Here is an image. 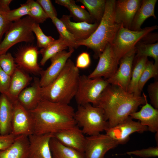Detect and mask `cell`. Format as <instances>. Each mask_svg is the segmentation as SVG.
Here are the masks:
<instances>
[{"label": "cell", "mask_w": 158, "mask_h": 158, "mask_svg": "<svg viewBox=\"0 0 158 158\" xmlns=\"http://www.w3.org/2000/svg\"><path fill=\"white\" fill-rule=\"evenodd\" d=\"M55 2L57 4L64 6L67 8L71 5L75 3L73 0H56Z\"/></svg>", "instance_id": "47"}, {"label": "cell", "mask_w": 158, "mask_h": 158, "mask_svg": "<svg viewBox=\"0 0 158 158\" xmlns=\"http://www.w3.org/2000/svg\"><path fill=\"white\" fill-rule=\"evenodd\" d=\"M13 111L11 133L18 136L33 134V121L30 111L17 100L13 102Z\"/></svg>", "instance_id": "11"}, {"label": "cell", "mask_w": 158, "mask_h": 158, "mask_svg": "<svg viewBox=\"0 0 158 158\" xmlns=\"http://www.w3.org/2000/svg\"><path fill=\"white\" fill-rule=\"evenodd\" d=\"M32 79L28 73L17 67L11 76L9 87L6 95L13 103L17 100L20 93Z\"/></svg>", "instance_id": "21"}, {"label": "cell", "mask_w": 158, "mask_h": 158, "mask_svg": "<svg viewBox=\"0 0 158 158\" xmlns=\"http://www.w3.org/2000/svg\"><path fill=\"white\" fill-rule=\"evenodd\" d=\"M147 92L152 106L158 109V81H156L149 84L147 87Z\"/></svg>", "instance_id": "39"}, {"label": "cell", "mask_w": 158, "mask_h": 158, "mask_svg": "<svg viewBox=\"0 0 158 158\" xmlns=\"http://www.w3.org/2000/svg\"><path fill=\"white\" fill-rule=\"evenodd\" d=\"M71 16L79 22H85L92 23L94 21L87 11L81 6L73 4L68 7Z\"/></svg>", "instance_id": "34"}, {"label": "cell", "mask_w": 158, "mask_h": 158, "mask_svg": "<svg viewBox=\"0 0 158 158\" xmlns=\"http://www.w3.org/2000/svg\"><path fill=\"white\" fill-rule=\"evenodd\" d=\"M98 64L94 70L88 75L90 78H102L107 79L116 71L119 62L116 59L111 44H108L99 56Z\"/></svg>", "instance_id": "14"}, {"label": "cell", "mask_w": 158, "mask_h": 158, "mask_svg": "<svg viewBox=\"0 0 158 158\" xmlns=\"http://www.w3.org/2000/svg\"><path fill=\"white\" fill-rule=\"evenodd\" d=\"M29 111L33 121V134H52L77 125L74 109L69 104L42 98L36 108Z\"/></svg>", "instance_id": "1"}, {"label": "cell", "mask_w": 158, "mask_h": 158, "mask_svg": "<svg viewBox=\"0 0 158 158\" xmlns=\"http://www.w3.org/2000/svg\"><path fill=\"white\" fill-rule=\"evenodd\" d=\"M158 28L157 25L133 31L121 26L111 44L115 56L119 62L121 58L135 48L146 35Z\"/></svg>", "instance_id": "6"}, {"label": "cell", "mask_w": 158, "mask_h": 158, "mask_svg": "<svg viewBox=\"0 0 158 158\" xmlns=\"http://www.w3.org/2000/svg\"><path fill=\"white\" fill-rule=\"evenodd\" d=\"M74 51L70 49L68 51H63L50 59V65L40 75V84L41 87L46 86L52 82L62 71L67 61Z\"/></svg>", "instance_id": "16"}, {"label": "cell", "mask_w": 158, "mask_h": 158, "mask_svg": "<svg viewBox=\"0 0 158 158\" xmlns=\"http://www.w3.org/2000/svg\"><path fill=\"white\" fill-rule=\"evenodd\" d=\"M80 75L79 69L69 59L56 78L48 85L41 87L42 98L53 102L69 104L75 97Z\"/></svg>", "instance_id": "3"}, {"label": "cell", "mask_w": 158, "mask_h": 158, "mask_svg": "<svg viewBox=\"0 0 158 158\" xmlns=\"http://www.w3.org/2000/svg\"><path fill=\"white\" fill-rule=\"evenodd\" d=\"M109 85L102 78H90L85 75H80L75 96L78 105L90 104L97 106L102 94Z\"/></svg>", "instance_id": "7"}, {"label": "cell", "mask_w": 158, "mask_h": 158, "mask_svg": "<svg viewBox=\"0 0 158 158\" xmlns=\"http://www.w3.org/2000/svg\"><path fill=\"white\" fill-rule=\"evenodd\" d=\"M141 1L115 0L114 17L116 23L125 28L130 30L133 20Z\"/></svg>", "instance_id": "15"}, {"label": "cell", "mask_w": 158, "mask_h": 158, "mask_svg": "<svg viewBox=\"0 0 158 158\" xmlns=\"http://www.w3.org/2000/svg\"><path fill=\"white\" fill-rule=\"evenodd\" d=\"M147 99L144 93L142 96H138L109 84L102 92L96 106L103 111L110 128L136 111L140 106L145 104Z\"/></svg>", "instance_id": "2"}, {"label": "cell", "mask_w": 158, "mask_h": 158, "mask_svg": "<svg viewBox=\"0 0 158 158\" xmlns=\"http://www.w3.org/2000/svg\"><path fill=\"white\" fill-rule=\"evenodd\" d=\"M12 23L7 19L5 12L0 10V43L3 35L8 31Z\"/></svg>", "instance_id": "43"}, {"label": "cell", "mask_w": 158, "mask_h": 158, "mask_svg": "<svg viewBox=\"0 0 158 158\" xmlns=\"http://www.w3.org/2000/svg\"><path fill=\"white\" fill-rule=\"evenodd\" d=\"M118 144L109 136L101 133L86 137L84 154L85 158H103L106 153Z\"/></svg>", "instance_id": "9"}, {"label": "cell", "mask_w": 158, "mask_h": 158, "mask_svg": "<svg viewBox=\"0 0 158 158\" xmlns=\"http://www.w3.org/2000/svg\"><path fill=\"white\" fill-rule=\"evenodd\" d=\"M51 20L59 34V37L68 44L69 50L77 48V40L74 36L68 30L61 20L56 17Z\"/></svg>", "instance_id": "31"}, {"label": "cell", "mask_w": 158, "mask_h": 158, "mask_svg": "<svg viewBox=\"0 0 158 158\" xmlns=\"http://www.w3.org/2000/svg\"><path fill=\"white\" fill-rule=\"evenodd\" d=\"M87 9L91 17L96 23H100L104 15L105 0H78Z\"/></svg>", "instance_id": "28"}, {"label": "cell", "mask_w": 158, "mask_h": 158, "mask_svg": "<svg viewBox=\"0 0 158 158\" xmlns=\"http://www.w3.org/2000/svg\"><path fill=\"white\" fill-rule=\"evenodd\" d=\"M34 23L28 16L13 22L0 43V55L6 53L11 48L18 43L32 42L35 39L32 29Z\"/></svg>", "instance_id": "8"}, {"label": "cell", "mask_w": 158, "mask_h": 158, "mask_svg": "<svg viewBox=\"0 0 158 158\" xmlns=\"http://www.w3.org/2000/svg\"><path fill=\"white\" fill-rule=\"evenodd\" d=\"M126 154L129 155H134L143 158L156 157L158 156V146L149 147L140 150L128 151Z\"/></svg>", "instance_id": "38"}, {"label": "cell", "mask_w": 158, "mask_h": 158, "mask_svg": "<svg viewBox=\"0 0 158 158\" xmlns=\"http://www.w3.org/2000/svg\"><path fill=\"white\" fill-rule=\"evenodd\" d=\"M157 0H142L133 18L130 30L139 31L145 21L147 18L152 17L156 19L154 13L155 7Z\"/></svg>", "instance_id": "25"}, {"label": "cell", "mask_w": 158, "mask_h": 158, "mask_svg": "<svg viewBox=\"0 0 158 158\" xmlns=\"http://www.w3.org/2000/svg\"><path fill=\"white\" fill-rule=\"evenodd\" d=\"M32 85L26 87L18 95L17 100L26 109L31 111L36 108L42 98L40 79L35 77Z\"/></svg>", "instance_id": "22"}, {"label": "cell", "mask_w": 158, "mask_h": 158, "mask_svg": "<svg viewBox=\"0 0 158 158\" xmlns=\"http://www.w3.org/2000/svg\"><path fill=\"white\" fill-rule=\"evenodd\" d=\"M12 0H0V10L7 12L10 10L9 5Z\"/></svg>", "instance_id": "46"}, {"label": "cell", "mask_w": 158, "mask_h": 158, "mask_svg": "<svg viewBox=\"0 0 158 158\" xmlns=\"http://www.w3.org/2000/svg\"><path fill=\"white\" fill-rule=\"evenodd\" d=\"M29 6L28 2L21 4L19 8L5 12L6 17L10 22H13L21 19L25 15H28Z\"/></svg>", "instance_id": "37"}, {"label": "cell", "mask_w": 158, "mask_h": 158, "mask_svg": "<svg viewBox=\"0 0 158 158\" xmlns=\"http://www.w3.org/2000/svg\"><path fill=\"white\" fill-rule=\"evenodd\" d=\"M17 67L11 53L0 55V67L7 74L11 76Z\"/></svg>", "instance_id": "36"}, {"label": "cell", "mask_w": 158, "mask_h": 158, "mask_svg": "<svg viewBox=\"0 0 158 158\" xmlns=\"http://www.w3.org/2000/svg\"><path fill=\"white\" fill-rule=\"evenodd\" d=\"M157 40V33L151 32L146 35L140 42L146 44H152Z\"/></svg>", "instance_id": "45"}, {"label": "cell", "mask_w": 158, "mask_h": 158, "mask_svg": "<svg viewBox=\"0 0 158 158\" xmlns=\"http://www.w3.org/2000/svg\"></svg>", "instance_id": "48"}, {"label": "cell", "mask_w": 158, "mask_h": 158, "mask_svg": "<svg viewBox=\"0 0 158 158\" xmlns=\"http://www.w3.org/2000/svg\"><path fill=\"white\" fill-rule=\"evenodd\" d=\"M130 116L133 119L139 120L142 125L147 127L148 130L158 132V109L148 103L147 99L139 111L131 114Z\"/></svg>", "instance_id": "20"}, {"label": "cell", "mask_w": 158, "mask_h": 158, "mask_svg": "<svg viewBox=\"0 0 158 158\" xmlns=\"http://www.w3.org/2000/svg\"><path fill=\"white\" fill-rule=\"evenodd\" d=\"M52 134L53 137L63 145L84 153L86 137L77 125Z\"/></svg>", "instance_id": "17"}, {"label": "cell", "mask_w": 158, "mask_h": 158, "mask_svg": "<svg viewBox=\"0 0 158 158\" xmlns=\"http://www.w3.org/2000/svg\"><path fill=\"white\" fill-rule=\"evenodd\" d=\"M13 111V102L6 95H0V135H5L11 132Z\"/></svg>", "instance_id": "24"}, {"label": "cell", "mask_w": 158, "mask_h": 158, "mask_svg": "<svg viewBox=\"0 0 158 158\" xmlns=\"http://www.w3.org/2000/svg\"><path fill=\"white\" fill-rule=\"evenodd\" d=\"M70 15H63L61 20L75 37L77 41L89 38L95 31L99 24L95 22L90 23L85 22H75L71 20Z\"/></svg>", "instance_id": "19"}, {"label": "cell", "mask_w": 158, "mask_h": 158, "mask_svg": "<svg viewBox=\"0 0 158 158\" xmlns=\"http://www.w3.org/2000/svg\"><path fill=\"white\" fill-rule=\"evenodd\" d=\"M74 118L77 125L88 136L101 133L109 128L103 110L90 104L78 105Z\"/></svg>", "instance_id": "5"}, {"label": "cell", "mask_w": 158, "mask_h": 158, "mask_svg": "<svg viewBox=\"0 0 158 158\" xmlns=\"http://www.w3.org/2000/svg\"><path fill=\"white\" fill-rule=\"evenodd\" d=\"M68 48L67 43L60 37L54 40L47 47L41 49L39 51L42 58L40 63L42 66L44 65L47 61L59 53Z\"/></svg>", "instance_id": "29"}, {"label": "cell", "mask_w": 158, "mask_h": 158, "mask_svg": "<svg viewBox=\"0 0 158 158\" xmlns=\"http://www.w3.org/2000/svg\"><path fill=\"white\" fill-rule=\"evenodd\" d=\"M135 56L152 58L158 65V42L146 44L139 42L135 46Z\"/></svg>", "instance_id": "30"}, {"label": "cell", "mask_w": 158, "mask_h": 158, "mask_svg": "<svg viewBox=\"0 0 158 158\" xmlns=\"http://www.w3.org/2000/svg\"><path fill=\"white\" fill-rule=\"evenodd\" d=\"M17 136L11 133L5 135H0V151L4 150L10 146Z\"/></svg>", "instance_id": "44"}, {"label": "cell", "mask_w": 158, "mask_h": 158, "mask_svg": "<svg viewBox=\"0 0 158 158\" xmlns=\"http://www.w3.org/2000/svg\"><path fill=\"white\" fill-rule=\"evenodd\" d=\"M50 145L53 158H85L84 153L63 145L53 136Z\"/></svg>", "instance_id": "27"}, {"label": "cell", "mask_w": 158, "mask_h": 158, "mask_svg": "<svg viewBox=\"0 0 158 158\" xmlns=\"http://www.w3.org/2000/svg\"><path fill=\"white\" fill-rule=\"evenodd\" d=\"M39 54L37 46L20 47L15 54L14 60L17 67L28 73L40 74L42 71L38 63Z\"/></svg>", "instance_id": "10"}, {"label": "cell", "mask_w": 158, "mask_h": 158, "mask_svg": "<svg viewBox=\"0 0 158 158\" xmlns=\"http://www.w3.org/2000/svg\"><path fill=\"white\" fill-rule=\"evenodd\" d=\"M28 136H18L6 149L0 151V158H29Z\"/></svg>", "instance_id": "23"}, {"label": "cell", "mask_w": 158, "mask_h": 158, "mask_svg": "<svg viewBox=\"0 0 158 158\" xmlns=\"http://www.w3.org/2000/svg\"><path fill=\"white\" fill-rule=\"evenodd\" d=\"M115 0H106L103 16L97 27L86 39L77 41V47L84 46L92 49L98 57L106 46L111 44L121 26L115 22L114 6Z\"/></svg>", "instance_id": "4"}, {"label": "cell", "mask_w": 158, "mask_h": 158, "mask_svg": "<svg viewBox=\"0 0 158 158\" xmlns=\"http://www.w3.org/2000/svg\"><path fill=\"white\" fill-rule=\"evenodd\" d=\"M135 54V47L121 58L119 63V66L115 73L111 77L106 79L109 84L117 86L127 91Z\"/></svg>", "instance_id": "13"}, {"label": "cell", "mask_w": 158, "mask_h": 158, "mask_svg": "<svg viewBox=\"0 0 158 158\" xmlns=\"http://www.w3.org/2000/svg\"><path fill=\"white\" fill-rule=\"evenodd\" d=\"M91 63L90 55L87 52H83L77 58L75 66L79 69H85L88 68Z\"/></svg>", "instance_id": "42"}, {"label": "cell", "mask_w": 158, "mask_h": 158, "mask_svg": "<svg viewBox=\"0 0 158 158\" xmlns=\"http://www.w3.org/2000/svg\"><path fill=\"white\" fill-rule=\"evenodd\" d=\"M148 60L147 57L135 55L133 64L131 79L127 90L129 93L138 96H141L138 90V83Z\"/></svg>", "instance_id": "26"}, {"label": "cell", "mask_w": 158, "mask_h": 158, "mask_svg": "<svg viewBox=\"0 0 158 158\" xmlns=\"http://www.w3.org/2000/svg\"><path fill=\"white\" fill-rule=\"evenodd\" d=\"M32 29L36 37L38 47L41 49L45 48L55 40L51 36L46 35L38 23H34L32 25Z\"/></svg>", "instance_id": "35"}, {"label": "cell", "mask_w": 158, "mask_h": 158, "mask_svg": "<svg viewBox=\"0 0 158 158\" xmlns=\"http://www.w3.org/2000/svg\"><path fill=\"white\" fill-rule=\"evenodd\" d=\"M148 130L147 128L139 121L133 120L130 116L115 126L108 128L106 134L115 141L118 145L126 143L131 134L135 132L142 133Z\"/></svg>", "instance_id": "12"}, {"label": "cell", "mask_w": 158, "mask_h": 158, "mask_svg": "<svg viewBox=\"0 0 158 158\" xmlns=\"http://www.w3.org/2000/svg\"><path fill=\"white\" fill-rule=\"evenodd\" d=\"M158 76V65L155 64L153 61L148 60L138 83V89L140 94L147 82L151 78H157Z\"/></svg>", "instance_id": "32"}, {"label": "cell", "mask_w": 158, "mask_h": 158, "mask_svg": "<svg viewBox=\"0 0 158 158\" xmlns=\"http://www.w3.org/2000/svg\"><path fill=\"white\" fill-rule=\"evenodd\" d=\"M27 1L29 4V10L28 15L35 23H41L49 18L41 6L36 1L29 0Z\"/></svg>", "instance_id": "33"}, {"label": "cell", "mask_w": 158, "mask_h": 158, "mask_svg": "<svg viewBox=\"0 0 158 158\" xmlns=\"http://www.w3.org/2000/svg\"><path fill=\"white\" fill-rule=\"evenodd\" d=\"M52 137L51 133L29 135V158H53L50 145Z\"/></svg>", "instance_id": "18"}, {"label": "cell", "mask_w": 158, "mask_h": 158, "mask_svg": "<svg viewBox=\"0 0 158 158\" xmlns=\"http://www.w3.org/2000/svg\"><path fill=\"white\" fill-rule=\"evenodd\" d=\"M36 1L41 6L49 18L52 20L57 17V12L51 0H37Z\"/></svg>", "instance_id": "40"}, {"label": "cell", "mask_w": 158, "mask_h": 158, "mask_svg": "<svg viewBox=\"0 0 158 158\" xmlns=\"http://www.w3.org/2000/svg\"><path fill=\"white\" fill-rule=\"evenodd\" d=\"M11 76L0 67V93L6 95L10 85Z\"/></svg>", "instance_id": "41"}]
</instances>
